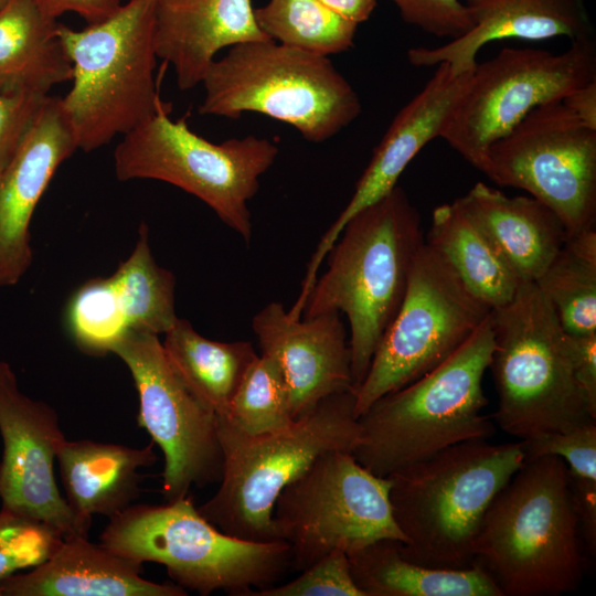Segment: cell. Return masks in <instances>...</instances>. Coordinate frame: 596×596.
Returning <instances> with one entry per match:
<instances>
[{
  "mask_svg": "<svg viewBox=\"0 0 596 596\" xmlns=\"http://www.w3.org/2000/svg\"><path fill=\"white\" fill-rule=\"evenodd\" d=\"M296 578L255 589L246 596H364L354 584L348 554L336 550L316 561Z\"/></svg>",
  "mask_w": 596,
  "mask_h": 596,
  "instance_id": "35",
  "label": "cell"
},
{
  "mask_svg": "<svg viewBox=\"0 0 596 596\" xmlns=\"http://www.w3.org/2000/svg\"><path fill=\"white\" fill-rule=\"evenodd\" d=\"M219 418L249 436L281 429L295 421L288 387L275 358L265 353L258 355L240 384L227 414Z\"/></svg>",
  "mask_w": 596,
  "mask_h": 596,
  "instance_id": "32",
  "label": "cell"
},
{
  "mask_svg": "<svg viewBox=\"0 0 596 596\" xmlns=\"http://www.w3.org/2000/svg\"><path fill=\"white\" fill-rule=\"evenodd\" d=\"M47 96L0 91V170L17 151Z\"/></svg>",
  "mask_w": 596,
  "mask_h": 596,
  "instance_id": "38",
  "label": "cell"
},
{
  "mask_svg": "<svg viewBox=\"0 0 596 596\" xmlns=\"http://www.w3.org/2000/svg\"><path fill=\"white\" fill-rule=\"evenodd\" d=\"M568 334L596 332V230L566 238L535 281Z\"/></svg>",
  "mask_w": 596,
  "mask_h": 596,
  "instance_id": "29",
  "label": "cell"
},
{
  "mask_svg": "<svg viewBox=\"0 0 596 596\" xmlns=\"http://www.w3.org/2000/svg\"><path fill=\"white\" fill-rule=\"evenodd\" d=\"M99 543L142 564L163 565L174 584L203 596H246L291 570L288 543L231 536L199 512L190 494L160 505L131 504L109 518Z\"/></svg>",
  "mask_w": 596,
  "mask_h": 596,
  "instance_id": "9",
  "label": "cell"
},
{
  "mask_svg": "<svg viewBox=\"0 0 596 596\" xmlns=\"http://www.w3.org/2000/svg\"><path fill=\"white\" fill-rule=\"evenodd\" d=\"M268 39L251 0H156V52L172 66L180 89L201 84L221 50Z\"/></svg>",
  "mask_w": 596,
  "mask_h": 596,
  "instance_id": "21",
  "label": "cell"
},
{
  "mask_svg": "<svg viewBox=\"0 0 596 596\" xmlns=\"http://www.w3.org/2000/svg\"><path fill=\"white\" fill-rule=\"evenodd\" d=\"M8 0H0V9L6 4Z\"/></svg>",
  "mask_w": 596,
  "mask_h": 596,
  "instance_id": "43",
  "label": "cell"
},
{
  "mask_svg": "<svg viewBox=\"0 0 596 596\" xmlns=\"http://www.w3.org/2000/svg\"><path fill=\"white\" fill-rule=\"evenodd\" d=\"M424 242L419 212L397 184L347 222L305 300L301 317L345 315L354 391L402 304Z\"/></svg>",
  "mask_w": 596,
  "mask_h": 596,
  "instance_id": "2",
  "label": "cell"
},
{
  "mask_svg": "<svg viewBox=\"0 0 596 596\" xmlns=\"http://www.w3.org/2000/svg\"><path fill=\"white\" fill-rule=\"evenodd\" d=\"M169 108L123 136L114 151L118 180L163 181L196 196L246 243L253 234L248 202L274 164L277 145L254 135L214 143L192 131Z\"/></svg>",
  "mask_w": 596,
  "mask_h": 596,
  "instance_id": "10",
  "label": "cell"
},
{
  "mask_svg": "<svg viewBox=\"0 0 596 596\" xmlns=\"http://www.w3.org/2000/svg\"><path fill=\"white\" fill-rule=\"evenodd\" d=\"M339 17L360 24L366 21L376 7L377 0H318Z\"/></svg>",
  "mask_w": 596,
  "mask_h": 596,
  "instance_id": "42",
  "label": "cell"
},
{
  "mask_svg": "<svg viewBox=\"0 0 596 596\" xmlns=\"http://www.w3.org/2000/svg\"><path fill=\"white\" fill-rule=\"evenodd\" d=\"M1 596V595H0Z\"/></svg>",
  "mask_w": 596,
  "mask_h": 596,
  "instance_id": "44",
  "label": "cell"
},
{
  "mask_svg": "<svg viewBox=\"0 0 596 596\" xmlns=\"http://www.w3.org/2000/svg\"><path fill=\"white\" fill-rule=\"evenodd\" d=\"M163 350L188 386L224 417L257 354L249 341L222 342L201 336L178 317L164 333Z\"/></svg>",
  "mask_w": 596,
  "mask_h": 596,
  "instance_id": "28",
  "label": "cell"
},
{
  "mask_svg": "<svg viewBox=\"0 0 596 596\" xmlns=\"http://www.w3.org/2000/svg\"><path fill=\"white\" fill-rule=\"evenodd\" d=\"M465 4L472 28L440 46L409 49L407 60L412 65L447 63L461 73L475 67L478 52L492 41L594 38L584 0H466Z\"/></svg>",
  "mask_w": 596,
  "mask_h": 596,
  "instance_id": "20",
  "label": "cell"
},
{
  "mask_svg": "<svg viewBox=\"0 0 596 596\" xmlns=\"http://www.w3.org/2000/svg\"><path fill=\"white\" fill-rule=\"evenodd\" d=\"M57 19L31 0H8L0 9V91L49 95L71 81L72 63Z\"/></svg>",
  "mask_w": 596,
  "mask_h": 596,
  "instance_id": "25",
  "label": "cell"
},
{
  "mask_svg": "<svg viewBox=\"0 0 596 596\" xmlns=\"http://www.w3.org/2000/svg\"><path fill=\"white\" fill-rule=\"evenodd\" d=\"M109 278L130 329L159 336L174 324L175 278L156 263L146 225L129 257Z\"/></svg>",
  "mask_w": 596,
  "mask_h": 596,
  "instance_id": "30",
  "label": "cell"
},
{
  "mask_svg": "<svg viewBox=\"0 0 596 596\" xmlns=\"http://www.w3.org/2000/svg\"><path fill=\"white\" fill-rule=\"evenodd\" d=\"M492 315L444 362L414 382L383 395L358 417L352 455L379 477L471 439H489L496 424L482 379L493 350Z\"/></svg>",
  "mask_w": 596,
  "mask_h": 596,
  "instance_id": "4",
  "label": "cell"
},
{
  "mask_svg": "<svg viewBox=\"0 0 596 596\" xmlns=\"http://www.w3.org/2000/svg\"><path fill=\"white\" fill-rule=\"evenodd\" d=\"M128 368L139 398L137 424L163 454L166 502L193 487L219 482L223 453L217 415L188 386L169 361L158 334L130 329L113 348Z\"/></svg>",
  "mask_w": 596,
  "mask_h": 596,
  "instance_id": "15",
  "label": "cell"
},
{
  "mask_svg": "<svg viewBox=\"0 0 596 596\" xmlns=\"http://www.w3.org/2000/svg\"><path fill=\"white\" fill-rule=\"evenodd\" d=\"M561 102L585 125L596 129V78L571 91Z\"/></svg>",
  "mask_w": 596,
  "mask_h": 596,
  "instance_id": "41",
  "label": "cell"
},
{
  "mask_svg": "<svg viewBox=\"0 0 596 596\" xmlns=\"http://www.w3.org/2000/svg\"><path fill=\"white\" fill-rule=\"evenodd\" d=\"M581 534L566 464L556 456L525 459L486 512L473 564L502 596L573 593L584 572Z\"/></svg>",
  "mask_w": 596,
  "mask_h": 596,
  "instance_id": "1",
  "label": "cell"
},
{
  "mask_svg": "<svg viewBox=\"0 0 596 596\" xmlns=\"http://www.w3.org/2000/svg\"><path fill=\"white\" fill-rule=\"evenodd\" d=\"M201 84L200 114L228 119L263 114L311 142L334 137L362 111L358 93L328 56L270 39L228 47Z\"/></svg>",
  "mask_w": 596,
  "mask_h": 596,
  "instance_id": "8",
  "label": "cell"
},
{
  "mask_svg": "<svg viewBox=\"0 0 596 596\" xmlns=\"http://www.w3.org/2000/svg\"><path fill=\"white\" fill-rule=\"evenodd\" d=\"M568 339L576 380L596 412V332Z\"/></svg>",
  "mask_w": 596,
  "mask_h": 596,
  "instance_id": "39",
  "label": "cell"
},
{
  "mask_svg": "<svg viewBox=\"0 0 596 596\" xmlns=\"http://www.w3.org/2000/svg\"><path fill=\"white\" fill-rule=\"evenodd\" d=\"M402 19L426 33L456 39L472 28L468 9L460 0H391Z\"/></svg>",
  "mask_w": 596,
  "mask_h": 596,
  "instance_id": "37",
  "label": "cell"
},
{
  "mask_svg": "<svg viewBox=\"0 0 596 596\" xmlns=\"http://www.w3.org/2000/svg\"><path fill=\"white\" fill-rule=\"evenodd\" d=\"M63 539L46 523L0 509V582L46 561Z\"/></svg>",
  "mask_w": 596,
  "mask_h": 596,
  "instance_id": "34",
  "label": "cell"
},
{
  "mask_svg": "<svg viewBox=\"0 0 596 596\" xmlns=\"http://www.w3.org/2000/svg\"><path fill=\"white\" fill-rule=\"evenodd\" d=\"M254 14L270 40L326 56L351 49L358 28L318 0H268Z\"/></svg>",
  "mask_w": 596,
  "mask_h": 596,
  "instance_id": "31",
  "label": "cell"
},
{
  "mask_svg": "<svg viewBox=\"0 0 596 596\" xmlns=\"http://www.w3.org/2000/svg\"><path fill=\"white\" fill-rule=\"evenodd\" d=\"M354 584L364 596H502L478 565L436 568L406 560L396 540H380L348 554Z\"/></svg>",
  "mask_w": 596,
  "mask_h": 596,
  "instance_id": "27",
  "label": "cell"
},
{
  "mask_svg": "<svg viewBox=\"0 0 596 596\" xmlns=\"http://www.w3.org/2000/svg\"><path fill=\"white\" fill-rule=\"evenodd\" d=\"M595 78V38L571 41L558 54L504 47L475 65L439 138L482 171L490 146L533 108L562 100Z\"/></svg>",
  "mask_w": 596,
  "mask_h": 596,
  "instance_id": "13",
  "label": "cell"
},
{
  "mask_svg": "<svg viewBox=\"0 0 596 596\" xmlns=\"http://www.w3.org/2000/svg\"><path fill=\"white\" fill-rule=\"evenodd\" d=\"M472 70L457 73L449 64L439 63L424 88L397 113L375 147L348 204L318 242L301 281L300 298H306L311 290L322 262L347 222L390 193L415 156L440 136Z\"/></svg>",
  "mask_w": 596,
  "mask_h": 596,
  "instance_id": "17",
  "label": "cell"
},
{
  "mask_svg": "<svg viewBox=\"0 0 596 596\" xmlns=\"http://www.w3.org/2000/svg\"><path fill=\"white\" fill-rule=\"evenodd\" d=\"M519 441L525 459L556 456L566 464L570 477L596 480V422Z\"/></svg>",
  "mask_w": 596,
  "mask_h": 596,
  "instance_id": "36",
  "label": "cell"
},
{
  "mask_svg": "<svg viewBox=\"0 0 596 596\" xmlns=\"http://www.w3.org/2000/svg\"><path fill=\"white\" fill-rule=\"evenodd\" d=\"M223 471L199 512L224 533L246 541H279L273 513L280 492L321 455L353 453L360 441L353 390L321 400L288 426L245 435L217 417Z\"/></svg>",
  "mask_w": 596,
  "mask_h": 596,
  "instance_id": "5",
  "label": "cell"
},
{
  "mask_svg": "<svg viewBox=\"0 0 596 596\" xmlns=\"http://www.w3.org/2000/svg\"><path fill=\"white\" fill-rule=\"evenodd\" d=\"M491 311L424 242L414 258L402 304L354 391L356 417L383 395L444 362Z\"/></svg>",
  "mask_w": 596,
  "mask_h": 596,
  "instance_id": "12",
  "label": "cell"
},
{
  "mask_svg": "<svg viewBox=\"0 0 596 596\" xmlns=\"http://www.w3.org/2000/svg\"><path fill=\"white\" fill-rule=\"evenodd\" d=\"M156 0H128L107 19L58 35L72 63L61 97L77 149L96 150L167 107L156 78Z\"/></svg>",
  "mask_w": 596,
  "mask_h": 596,
  "instance_id": "7",
  "label": "cell"
},
{
  "mask_svg": "<svg viewBox=\"0 0 596 596\" xmlns=\"http://www.w3.org/2000/svg\"><path fill=\"white\" fill-rule=\"evenodd\" d=\"M481 172L498 185L524 190L550 207L567 238L595 228L596 129L561 100L533 108L493 142Z\"/></svg>",
  "mask_w": 596,
  "mask_h": 596,
  "instance_id": "14",
  "label": "cell"
},
{
  "mask_svg": "<svg viewBox=\"0 0 596 596\" xmlns=\"http://www.w3.org/2000/svg\"><path fill=\"white\" fill-rule=\"evenodd\" d=\"M458 199L520 283H535L567 238L558 216L532 196H509L477 182Z\"/></svg>",
  "mask_w": 596,
  "mask_h": 596,
  "instance_id": "24",
  "label": "cell"
},
{
  "mask_svg": "<svg viewBox=\"0 0 596 596\" xmlns=\"http://www.w3.org/2000/svg\"><path fill=\"white\" fill-rule=\"evenodd\" d=\"M252 329L262 353L281 368L295 419L324 397L353 390L349 336L339 311L296 319L272 301L255 313Z\"/></svg>",
  "mask_w": 596,
  "mask_h": 596,
  "instance_id": "18",
  "label": "cell"
},
{
  "mask_svg": "<svg viewBox=\"0 0 596 596\" xmlns=\"http://www.w3.org/2000/svg\"><path fill=\"white\" fill-rule=\"evenodd\" d=\"M425 242L491 310L514 297L521 283L459 199L434 209Z\"/></svg>",
  "mask_w": 596,
  "mask_h": 596,
  "instance_id": "26",
  "label": "cell"
},
{
  "mask_svg": "<svg viewBox=\"0 0 596 596\" xmlns=\"http://www.w3.org/2000/svg\"><path fill=\"white\" fill-rule=\"evenodd\" d=\"M471 439L389 476L390 502L408 561L436 568L473 565V546L498 492L522 466L521 443Z\"/></svg>",
  "mask_w": 596,
  "mask_h": 596,
  "instance_id": "3",
  "label": "cell"
},
{
  "mask_svg": "<svg viewBox=\"0 0 596 596\" xmlns=\"http://www.w3.org/2000/svg\"><path fill=\"white\" fill-rule=\"evenodd\" d=\"M142 563L88 536L63 539L57 550L26 573L0 582L1 596H185L174 583L141 577Z\"/></svg>",
  "mask_w": 596,
  "mask_h": 596,
  "instance_id": "22",
  "label": "cell"
},
{
  "mask_svg": "<svg viewBox=\"0 0 596 596\" xmlns=\"http://www.w3.org/2000/svg\"><path fill=\"white\" fill-rule=\"evenodd\" d=\"M43 13L57 19L64 13H75L87 24L100 22L123 4L121 0H31Z\"/></svg>",
  "mask_w": 596,
  "mask_h": 596,
  "instance_id": "40",
  "label": "cell"
},
{
  "mask_svg": "<svg viewBox=\"0 0 596 596\" xmlns=\"http://www.w3.org/2000/svg\"><path fill=\"white\" fill-rule=\"evenodd\" d=\"M1 509L46 523L64 538L88 535L61 494L54 460L66 439L56 412L20 391L17 375L0 361Z\"/></svg>",
  "mask_w": 596,
  "mask_h": 596,
  "instance_id": "16",
  "label": "cell"
},
{
  "mask_svg": "<svg viewBox=\"0 0 596 596\" xmlns=\"http://www.w3.org/2000/svg\"><path fill=\"white\" fill-rule=\"evenodd\" d=\"M152 441L143 448L91 439H65L56 454L65 500L91 528L94 515L111 518L140 496V468L157 462Z\"/></svg>",
  "mask_w": 596,
  "mask_h": 596,
  "instance_id": "23",
  "label": "cell"
},
{
  "mask_svg": "<svg viewBox=\"0 0 596 596\" xmlns=\"http://www.w3.org/2000/svg\"><path fill=\"white\" fill-rule=\"evenodd\" d=\"M391 479L363 467L350 451L321 455L278 496L273 520L302 571L332 551L351 554L380 540L405 542L390 502Z\"/></svg>",
  "mask_w": 596,
  "mask_h": 596,
  "instance_id": "11",
  "label": "cell"
},
{
  "mask_svg": "<svg viewBox=\"0 0 596 596\" xmlns=\"http://www.w3.org/2000/svg\"><path fill=\"white\" fill-rule=\"evenodd\" d=\"M489 370L498 395L497 425L518 440L596 422L574 372L568 334L535 283H521L493 309Z\"/></svg>",
  "mask_w": 596,
  "mask_h": 596,
  "instance_id": "6",
  "label": "cell"
},
{
  "mask_svg": "<svg viewBox=\"0 0 596 596\" xmlns=\"http://www.w3.org/2000/svg\"><path fill=\"white\" fill-rule=\"evenodd\" d=\"M77 146L61 97L47 96L0 170V287L18 284L33 260L30 224L54 173Z\"/></svg>",
  "mask_w": 596,
  "mask_h": 596,
  "instance_id": "19",
  "label": "cell"
},
{
  "mask_svg": "<svg viewBox=\"0 0 596 596\" xmlns=\"http://www.w3.org/2000/svg\"><path fill=\"white\" fill-rule=\"evenodd\" d=\"M65 324L85 354L103 356L130 330L109 277L82 284L70 298Z\"/></svg>",
  "mask_w": 596,
  "mask_h": 596,
  "instance_id": "33",
  "label": "cell"
}]
</instances>
